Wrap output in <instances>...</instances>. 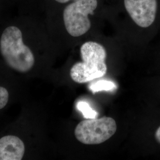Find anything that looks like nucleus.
Returning <instances> with one entry per match:
<instances>
[{
  "mask_svg": "<svg viewBox=\"0 0 160 160\" xmlns=\"http://www.w3.org/2000/svg\"><path fill=\"white\" fill-rule=\"evenodd\" d=\"M82 62L75 63L70 69L71 79L77 83H86L104 76L108 71L107 53L102 45L87 42L80 48Z\"/></svg>",
  "mask_w": 160,
  "mask_h": 160,
  "instance_id": "1",
  "label": "nucleus"
},
{
  "mask_svg": "<svg viewBox=\"0 0 160 160\" xmlns=\"http://www.w3.org/2000/svg\"><path fill=\"white\" fill-rule=\"evenodd\" d=\"M0 51L7 65L20 72H26L34 64L33 53L23 41L22 33L17 27L6 28L1 38Z\"/></svg>",
  "mask_w": 160,
  "mask_h": 160,
  "instance_id": "2",
  "label": "nucleus"
},
{
  "mask_svg": "<svg viewBox=\"0 0 160 160\" xmlns=\"http://www.w3.org/2000/svg\"><path fill=\"white\" fill-rule=\"evenodd\" d=\"M117 130L114 119L102 117L100 119H87L80 122L74 131L75 137L85 145H98L113 137Z\"/></svg>",
  "mask_w": 160,
  "mask_h": 160,
  "instance_id": "3",
  "label": "nucleus"
},
{
  "mask_svg": "<svg viewBox=\"0 0 160 160\" xmlns=\"http://www.w3.org/2000/svg\"><path fill=\"white\" fill-rule=\"evenodd\" d=\"M97 6V0H75L63 11V22L67 31L73 37L86 33L91 28L88 17L92 15Z\"/></svg>",
  "mask_w": 160,
  "mask_h": 160,
  "instance_id": "4",
  "label": "nucleus"
},
{
  "mask_svg": "<svg viewBox=\"0 0 160 160\" xmlns=\"http://www.w3.org/2000/svg\"><path fill=\"white\" fill-rule=\"evenodd\" d=\"M126 11L138 26L147 28L154 23L157 10V0H124Z\"/></svg>",
  "mask_w": 160,
  "mask_h": 160,
  "instance_id": "5",
  "label": "nucleus"
},
{
  "mask_svg": "<svg viewBox=\"0 0 160 160\" xmlns=\"http://www.w3.org/2000/svg\"><path fill=\"white\" fill-rule=\"evenodd\" d=\"M25 152L23 141L14 135L0 139V160H21Z\"/></svg>",
  "mask_w": 160,
  "mask_h": 160,
  "instance_id": "6",
  "label": "nucleus"
},
{
  "mask_svg": "<svg viewBox=\"0 0 160 160\" xmlns=\"http://www.w3.org/2000/svg\"><path fill=\"white\" fill-rule=\"evenodd\" d=\"M90 88L92 92H98L99 91H111L114 90L116 88V86L113 82L105 81V80H101L98 81L97 82L93 83L90 86Z\"/></svg>",
  "mask_w": 160,
  "mask_h": 160,
  "instance_id": "7",
  "label": "nucleus"
},
{
  "mask_svg": "<svg viewBox=\"0 0 160 160\" xmlns=\"http://www.w3.org/2000/svg\"><path fill=\"white\" fill-rule=\"evenodd\" d=\"M77 107L84 115V117L86 119H94L97 116V113L92 108L90 105L85 102L81 101L77 103Z\"/></svg>",
  "mask_w": 160,
  "mask_h": 160,
  "instance_id": "8",
  "label": "nucleus"
},
{
  "mask_svg": "<svg viewBox=\"0 0 160 160\" xmlns=\"http://www.w3.org/2000/svg\"><path fill=\"white\" fill-rule=\"evenodd\" d=\"M9 94L4 87H0V109H3L8 103Z\"/></svg>",
  "mask_w": 160,
  "mask_h": 160,
  "instance_id": "9",
  "label": "nucleus"
},
{
  "mask_svg": "<svg viewBox=\"0 0 160 160\" xmlns=\"http://www.w3.org/2000/svg\"><path fill=\"white\" fill-rule=\"evenodd\" d=\"M155 138L156 141L160 144V126L158 128L155 133Z\"/></svg>",
  "mask_w": 160,
  "mask_h": 160,
  "instance_id": "10",
  "label": "nucleus"
},
{
  "mask_svg": "<svg viewBox=\"0 0 160 160\" xmlns=\"http://www.w3.org/2000/svg\"><path fill=\"white\" fill-rule=\"evenodd\" d=\"M55 1L59 3H65V2L69 1V0H55Z\"/></svg>",
  "mask_w": 160,
  "mask_h": 160,
  "instance_id": "11",
  "label": "nucleus"
}]
</instances>
